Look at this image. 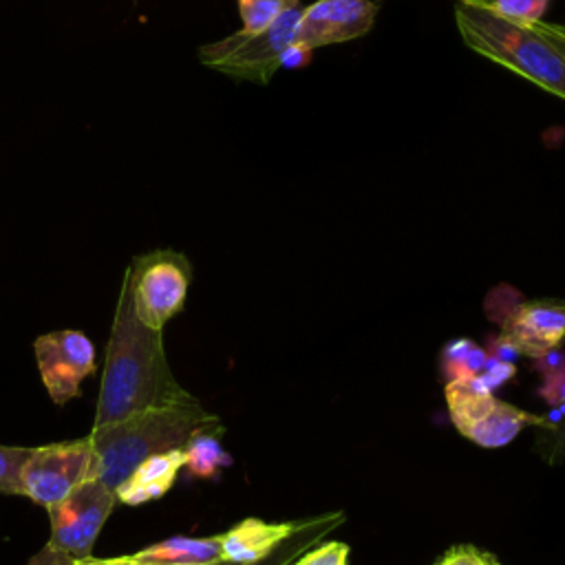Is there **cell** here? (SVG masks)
<instances>
[{
	"mask_svg": "<svg viewBox=\"0 0 565 565\" xmlns=\"http://www.w3.org/2000/svg\"><path fill=\"white\" fill-rule=\"evenodd\" d=\"M188 402H194V397L174 380L161 331L146 327L135 316L130 282L124 274L106 344L93 428L141 411Z\"/></svg>",
	"mask_w": 565,
	"mask_h": 565,
	"instance_id": "obj_1",
	"label": "cell"
},
{
	"mask_svg": "<svg viewBox=\"0 0 565 565\" xmlns=\"http://www.w3.org/2000/svg\"><path fill=\"white\" fill-rule=\"evenodd\" d=\"M455 22L470 51L565 99V24L510 18L488 0H457Z\"/></svg>",
	"mask_w": 565,
	"mask_h": 565,
	"instance_id": "obj_2",
	"label": "cell"
},
{
	"mask_svg": "<svg viewBox=\"0 0 565 565\" xmlns=\"http://www.w3.org/2000/svg\"><path fill=\"white\" fill-rule=\"evenodd\" d=\"M201 430H221L214 415L199 402L159 406L128 415L119 422L90 428L88 439L95 457V479L117 490L126 477L150 455L183 448Z\"/></svg>",
	"mask_w": 565,
	"mask_h": 565,
	"instance_id": "obj_3",
	"label": "cell"
},
{
	"mask_svg": "<svg viewBox=\"0 0 565 565\" xmlns=\"http://www.w3.org/2000/svg\"><path fill=\"white\" fill-rule=\"evenodd\" d=\"M300 15L302 7L296 4L282 11L263 31H238L234 35L201 46L199 60L223 75L267 84L282 66V55L296 40Z\"/></svg>",
	"mask_w": 565,
	"mask_h": 565,
	"instance_id": "obj_4",
	"label": "cell"
},
{
	"mask_svg": "<svg viewBox=\"0 0 565 565\" xmlns=\"http://www.w3.org/2000/svg\"><path fill=\"white\" fill-rule=\"evenodd\" d=\"M190 276L188 258L174 249L135 256L126 269L135 316L146 327L163 331V324L183 309Z\"/></svg>",
	"mask_w": 565,
	"mask_h": 565,
	"instance_id": "obj_5",
	"label": "cell"
},
{
	"mask_svg": "<svg viewBox=\"0 0 565 565\" xmlns=\"http://www.w3.org/2000/svg\"><path fill=\"white\" fill-rule=\"evenodd\" d=\"M88 479H95V457L86 435L31 448L20 477V494L49 510Z\"/></svg>",
	"mask_w": 565,
	"mask_h": 565,
	"instance_id": "obj_6",
	"label": "cell"
},
{
	"mask_svg": "<svg viewBox=\"0 0 565 565\" xmlns=\"http://www.w3.org/2000/svg\"><path fill=\"white\" fill-rule=\"evenodd\" d=\"M117 503L115 490L99 479H88L71 490L60 503L49 508L51 539L60 552L75 561L93 556V545Z\"/></svg>",
	"mask_w": 565,
	"mask_h": 565,
	"instance_id": "obj_7",
	"label": "cell"
},
{
	"mask_svg": "<svg viewBox=\"0 0 565 565\" xmlns=\"http://www.w3.org/2000/svg\"><path fill=\"white\" fill-rule=\"evenodd\" d=\"M33 353L40 377L55 404L79 395V384L95 371V347L82 331L60 329L35 338Z\"/></svg>",
	"mask_w": 565,
	"mask_h": 565,
	"instance_id": "obj_8",
	"label": "cell"
},
{
	"mask_svg": "<svg viewBox=\"0 0 565 565\" xmlns=\"http://www.w3.org/2000/svg\"><path fill=\"white\" fill-rule=\"evenodd\" d=\"M377 15L373 0H316L302 9L296 29V44L318 49L349 42L371 31Z\"/></svg>",
	"mask_w": 565,
	"mask_h": 565,
	"instance_id": "obj_9",
	"label": "cell"
},
{
	"mask_svg": "<svg viewBox=\"0 0 565 565\" xmlns=\"http://www.w3.org/2000/svg\"><path fill=\"white\" fill-rule=\"evenodd\" d=\"M503 333H508L523 355L536 360L556 349L565 340V302L563 300H532L508 307L501 318Z\"/></svg>",
	"mask_w": 565,
	"mask_h": 565,
	"instance_id": "obj_10",
	"label": "cell"
},
{
	"mask_svg": "<svg viewBox=\"0 0 565 565\" xmlns=\"http://www.w3.org/2000/svg\"><path fill=\"white\" fill-rule=\"evenodd\" d=\"M311 525L302 523H265L260 519H243L238 525L221 534L223 561L236 565H252L269 558L287 539Z\"/></svg>",
	"mask_w": 565,
	"mask_h": 565,
	"instance_id": "obj_11",
	"label": "cell"
},
{
	"mask_svg": "<svg viewBox=\"0 0 565 565\" xmlns=\"http://www.w3.org/2000/svg\"><path fill=\"white\" fill-rule=\"evenodd\" d=\"M183 463H185L183 448H172L166 452L150 455L115 490L117 503L141 505L163 497L177 481V475L183 468Z\"/></svg>",
	"mask_w": 565,
	"mask_h": 565,
	"instance_id": "obj_12",
	"label": "cell"
},
{
	"mask_svg": "<svg viewBox=\"0 0 565 565\" xmlns=\"http://www.w3.org/2000/svg\"><path fill=\"white\" fill-rule=\"evenodd\" d=\"M532 424H543V419L494 397L490 406L461 430V435L483 448H499L510 444L525 426Z\"/></svg>",
	"mask_w": 565,
	"mask_h": 565,
	"instance_id": "obj_13",
	"label": "cell"
},
{
	"mask_svg": "<svg viewBox=\"0 0 565 565\" xmlns=\"http://www.w3.org/2000/svg\"><path fill=\"white\" fill-rule=\"evenodd\" d=\"M152 565H216L223 563L218 536H170L132 554Z\"/></svg>",
	"mask_w": 565,
	"mask_h": 565,
	"instance_id": "obj_14",
	"label": "cell"
},
{
	"mask_svg": "<svg viewBox=\"0 0 565 565\" xmlns=\"http://www.w3.org/2000/svg\"><path fill=\"white\" fill-rule=\"evenodd\" d=\"M216 433L218 430H201L194 437H190L188 444L183 446V452H185L183 468H188L192 477L212 479L225 466L232 463V457L223 450L221 441L216 439Z\"/></svg>",
	"mask_w": 565,
	"mask_h": 565,
	"instance_id": "obj_15",
	"label": "cell"
},
{
	"mask_svg": "<svg viewBox=\"0 0 565 565\" xmlns=\"http://www.w3.org/2000/svg\"><path fill=\"white\" fill-rule=\"evenodd\" d=\"M329 519H333V516H324V519L311 521V525H307L305 530H300L298 534H294L291 539H287L269 558H265V561H260V563H252V565H287L294 556L302 554L305 547H309L316 539H320L329 527H333V525L338 523V521H335V523H327ZM216 565H236V563L223 561V563H216Z\"/></svg>",
	"mask_w": 565,
	"mask_h": 565,
	"instance_id": "obj_16",
	"label": "cell"
},
{
	"mask_svg": "<svg viewBox=\"0 0 565 565\" xmlns=\"http://www.w3.org/2000/svg\"><path fill=\"white\" fill-rule=\"evenodd\" d=\"M236 4L243 20L241 31L256 33L267 29L282 11L300 4V0H236Z\"/></svg>",
	"mask_w": 565,
	"mask_h": 565,
	"instance_id": "obj_17",
	"label": "cell"
},
{
	"mask_svg": "<svg viewBox=\"0 0 565 565\" xmlns=\"http://www.w3.org/2000/svg\"><path fill=\"white\" fill-rule=\"evenodd\" d=\"M31 448L24 446H0V492L20 494V477Z\"/></svg>",
	"mask_w": 565,
	"mask_h": 565,
	"instance_id": "obj_18",
	"label": "cell"
},
{
	"mask_svg": "<svg viewBox=\"0 0 565 565\" xmlns=\"http://www.w3.org/2000/svg\"><path fill=\"white\" fill-rule=\"evenodd\" d=\"M349 561V545L340 541H329L302 554L294 565H347Z\"/></svg>",
	"mask_w": 565,
	"mask_h": 565,
	"instance_id": "obj_19",
	"label": "cell"
},
{
	"mask_svg": "<svg viewBox=\"0 0 565 565\" xmlns=\"http://www.w3.org/2000/svg\"><path fill=\"white\" fill-rule=\"evenodd\" d=\"M499 13L519 20H541L550 0H488Z\"/></svg>",
	"mask_w": 565,
	"mask_h": 565,
	"instance_id": "obj_20",
	"label": "cell"
},
{
	"mask_svg": "<svg viewBox=\"0 0 565 565\" xmlns=\"http://www.w3.org/2000/svg\"><path fill=\"white\" fill-rule=\"evenodd\" d=\"M435 565H499V561L472 545H459L448 550Z\"/></svg>",
	"mask_w": 565,
	"mask_h": 565,
	"instance_id": "obj_21",
	"label": "cell"
},
{
	"mask_svg": "<svg viewBox=\"0 0 565 565\" xmlns=\"http://www.w3.org/2000/svg\"><path fill=\"white\" fill-rule=\"evenodd\" d=\"M514 373H516V369H514L512 362L497 360V358H492V355L488 353V360H486V366H483V371H481V377H483V382H486L492 391H497L501 384H505L508 380H512Z\"/></svg>",
	"mask_w": 565,
	"mask_h": 565,
	"instance_id": "obj_22",
	"label": "cell"
},
{
	"mask_svg": "<svg viewBox=\"0 0 565 565\" xmlns=\"http://www.w3.org/2000/svg\"><path fill=\"white\" fill-rule=\"evenodd\" d=\"M488 353H490L492 358H497V360L512 362V364H514V360H516L519 355H523L521 349L516 347V342H514L508 333H501V335H497V338H490Z\"/></svg>",
	"mask_w": 565,
	"mask_h": 565,
	"instance_id": "obj_23",
	"label": "cell"
},
{
	"mask_svg": "<svg viewBox=\"0 0 565 565\" xmlns=\"http://www.w3.org/2000/svg\"><path fill=\"white\" fill-rule=\"evenodd\" d=\"M541 395L550 404H565V369L545 375V384L541 388Z\"/></svg>",
	"mask_w": 565,
	"mask_h": 565,
	"instance_id": "obj_24",
	"label": "cell"
},
{
	"mask_svg": "<svg viewBox=\"0 0 565 565\" xmlns=\"http://www.w3.org/2000/svg\"><path fill=\"white\" fill-rule=\"evenodd\" d=\"M73 563H75V558L60 552L55 545L46 543L35 556H31V561L26 565H73Z\"/></svg>",
	"mask_w": 565,
	"mask_h": 565,
	"instance_id": "obj_25",
	"label": "cell"
},
{
	"mask_svg": "<svg viewBox=\"0 0 565 565\" xmlns=\"http://www.w3.org/2000/svg\"><path fill=\"white\" fill-rule=\"evenodd\" d=\"M311 60V49L307 46H300V44H291L285 55H282V66H289V68H298L302 64H307Z\"/></svg>",
	"mask_w": 565,
	"mask_h": 565,
	"instance_id": "obj_26",
	"label": "cell"
},
{
	"mask_svg": "<svg viewBox=\"0 0 565 565\" xmlns=\"http://www.w3.org/2000/svg\"><path fill=\"white\" fill-rule=\"evenodd\" d=\"M73 565H152V563H143L139 558H135L132 554L126 556H115V558H86V561H75Z\"/></svg>",
	"mask_w": 565,
	"mask_h": 565,
	"instance_id": "obj_27",
	"label": "cell"
}]
</instances>
